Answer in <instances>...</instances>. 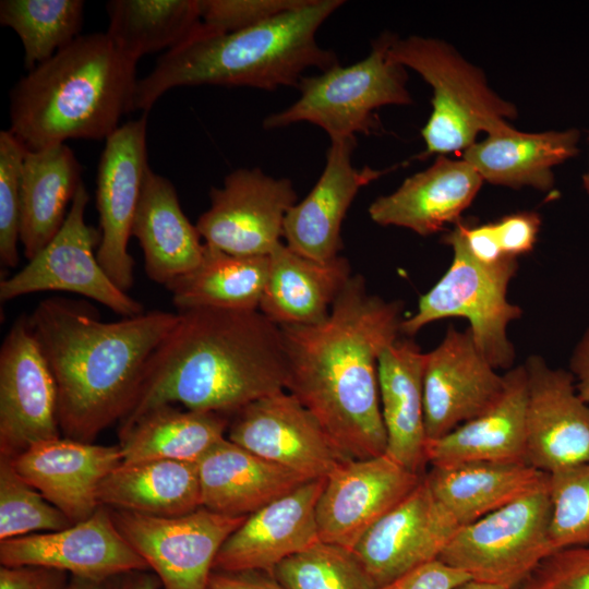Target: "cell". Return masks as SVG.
<instances>
[{
  "mask_svg": "<svg viewBox=\"0 0 589 589\" xmlns=\"http://www.w3.org/2000/svg\"><path fill=\"white\" fill-rule=\"evenodd\" d=\"M401 301L372 294L351 275L325 321L284 325L286 390L318 420L350 459L386 452L377 362L399 337Z\"/></svg>",
  "mask_w": 589,
  "mask_h": 589,
  "instance_id": "6da1fadb",
  "label": "cell"
},
{
  "mask_svg": "<svg viewBox=\"0 0 589 589\" xmlns=\"http://www.w3.org/2000/svg\"><path fill=\"white\" fill-rule=\"evenodd\" d=\"M177 320L155 310L105 322L93 305L64 297L36 305L27 322L56 381L65 437L93 443L128 416L152 353Z\"/></svg>",
  "mask_w": 589,
  "mask_h": 589,
  "instance_id": "7a4b0ae2",
  "label": "cell"
},
{
  "mask_svg": "<svg viewBox=\"0 0 589 589\" xmlns=\"http://www.w3.org/2000/svg\"><path fill=\"white\" fill-rule=\"evenodd\" d=\"M152 353L127 425L147 411L180 404L231 417L248 404L285 390L280 327L259 310L191 309Z\"/></svg>",
  "mask_w": 589,
  "mask_h": 589,
  "instance_id": "3957f363",
  "label": "cell"
},
{
  "mask_svg": "<svg viewBox=\"0 0 589 589\" xmlns=\"http://www.w3.org/2000/svg\"><path fill=\"white\" fill-rule=\"evenodd\" d=\"M344 3L306 0L254 26L199 37L166 51L137 81L134 110L147 113L161 95L179 86L297 87L305 70L323 72L339 64L334 51L317 44L316 33Z\"/></svg>",
  "mask_w": 589,
  "mask_h": 589,
  "instance_id": "277c9868",
  "label": "cell"
},
{
  "mask_svg": "<svg viewBox=\"0 0 589 589\" xmlns=\"http://www.w3.org/2000/svg\"><path fill=\"white\" fill-rule=\"evenodd\" d=\"M136 64L106 33L79 36L13 86L9 131L27 151L107 139L134 110Z\"/></svg>",
  "mask_w": 589,
  "mask_h": 589,
  "instance_id": "5b68a950",
  "label": "cell"
},
{
  "mask_svg": "<svg viewBox=\"0 0 589 589\" xmlns=\"http://www.w3.org/2000/svg\"><path fill=\"white\" fill-rule=\"evenodd\" d=\"M390 58L417 71L433 88L432 112L421 135L425 149L419 158L465 152L480 132L491 134L515 118L516 107L486 84L480 69L443 40L392 35Z\"/></svg>",
  "mask_w": 589,
  "mask_h": 589,
  "instance_id": "8992f818",
  "label": "cell"
},
{
  "mask_svg": "<svg viewBox=\"0 0 589 589\" xmlns=\"http://www.w3.org/2000/svg\"><path fill=\"white\" fill-rule=\"evenodd\" d=\"M392 34L372 43L366 58L350 65L337 64L321 74L302 76L299 98L286 109L267 116L266 130L309 122L322 128L330 140L370 135L380 129L375 110L412 101L405 67L394 61L388 47Z\"/></svg>",
  "mask_w": 589,
  "mask_h": 589,
  "instance_id": "52a82bcc",
  "label": "cell"
},
{
  "mask_svg": "<svg viewBox=\"0 0 589 589\" xmlns=\"http://www.w3.org/2000/svg\"><path fill=\"white\" fill-rule=\"evenodd\" d=\"M442 240L452 247L453 261L441 279L420 297L416 313L402 320L400 333L409 337L432 322L462 317L469 322L468 329L489 363L496 370L510 369L515 349L507 327L522 314L507 299L517 259L506 257L488 266L474 261L452 230Z\"/></svg>",
  "mask_w": 589,
  "mask_h": 589,
  "instance_id": "ba28073f",
  "label": "cell"
},
{
  "mask_svg": "<svg viewBox=\"0 0 589 589\" xmlns=\"http://www.w3.org/2000/svg\"><path fill=\"white\" fill-rule=\"evenodd\" d=\"M548 480L486 516L460 527L438 560L471 580L516 589L551 553Z\"/></svg>",
  "mask_w": 589,
  "mask_h": 589,
  "instance_id": "9c48e42d",
  "label": "cell"
},
{
  "mask_svg": "<svg viewBox=\"0 0 589 589\" xmlns=\"http://www.w3.org/2000/svg\"><path fill=\"white\" fill-rule=\"evenodd\" d=\"M88 201L82 182L59 232L22 269L0 281L1 301L40 291H65L97 301L122 317L145 312L99 264L94 250L100 232L85 220Z\"/></svg>",
  "mask_w": 589,
  "mask_h": 589,
  "instance_id": "30bf717a",
  "label": "cell"
},
{
  "mask_svg": "<svg viewBox=\"0 0 589 589\" xmlns=\"http://www.w3.org/2000/svg\"><path fill=\"white\" fill-rule=\"evenodd\" d=\"M109 512L164 589H206L220 546L248 517L205 507L175 517L113 508Z\"/></svg>",
  "mask_w": 589,
  "mask_h": 589,
  "instance_id": "8fae6325",
  "label": "cell"
},
{
  "mask_svg": "<svg viewBox=\"0 0 589 589\" xmlns=\"http://www.w3.org/2000/svg\"><path fill=\"white\" fill-rule=\"evenodd\" d=\"M297 197L290 179L239 168L211 189V206L195 226L205 243L224 252L268 256L281 243L284 220Z\"/></svg>",
  "mask_w": 589,
  "mask_h": 589,
  "instance_id": "7c38bea8",
  "label": "cell"
},
{
  "mask_svg": "<svg viewBox=\"0 0 589 589\" xmlns=\"http://www.w3.org/2000/svg\"><path fill=\"white\" fill-rule=\"evenodd\" d=\"M227 438L308 480L326 479L350 459L314 414L286 389L236 411Z\"/></svg>",
  "mask_w": 589,
  "mask_h": 589,
  "instance_id": "4fadbf2b",
  "label": "cell"
},
{
  "mask_svg": "<svg viewBox=\"0 0 589 589\" xmlns=\"http://www.w3.org/2000/svg\"><path fill=\"white\" fill-rule=\"evenodd\" d=\"M60 433L56 381L22 315L0 349V456L12 459Z\"/></svg>",
  "mask_w": 589,
  "mask_h": 589,
  "instance_id": "5bb4252c",
  "label": "cell"
},
{
  "mask_svg": "<svg viewBox=\"0 0 589 589\" xmlns=\"http://www.w3.org/2000/svg\"><path fill=\"white\" fill-rule=\"evenodd\" d=\"M146 130V115L120 125L106 139L97 172L100 232L97 260L109 278L125 292L134 281V261L128 245L149 167Z\"/></svg>",
  "mask_w": 589,
  "mask_h": 589,
  "instance_id": "9a60e30c",
  "label": "cell"
},
{
  "mask_svg": "<svg viewBox=\"0 0 589 589\" xmlns=\"http://www.w3.org/2000/svg\"><path fill=\"white\" fill-rule=\"evenodd\" d=\"M422 479L386 454L346 460L326 478L317 500L320 540L352 550Z\"/></svg>",
  "mask_w": 589,
  "mask_h": 589,
  "instance_id": "2e32d148",
  "label": "cell"
},
{
  "mask_svg": "<svg viewBox=\"0 0 589 589\" xmlns=\"http://www.w3.org/2000/svg\"><path fill=\"white\" fill-rule=\"evenodd\" d=\"M505 385L478 349L469 329L449 325L443 340L425 353L424 425L429 440L440 438L474 419L500 398Z\"/></svg>",
  "mask_w": 589,
  "mask_h": 589,
  "instance_id": "e0dca14e",
  "label": "cell"
},
{
  "mask_svg": "<svg viewBox=\"0 0 589 589\" xmlns=\"http://www.w3.org/2000/svg\"><path fill=\"white\" fill-rule=\"evenodd\" d=\"M527 464L545 472L589 462V404L577 393L569 371L528 357Z\"/></svg>",
  "mask_w": 589,
  "mask_h": 589,
  "instance_id": "ac0fdd59",
  "label": "cell"
},
{
  "mask_svg": "<svg viewBox=\"0 0 589 589\" xmlns=\"http://www.w3.org/2000/svg\"><path fill=\"white\" fill-rule=\"evenodd\" d=\"M459 528L422 479L360 538L352 551L382 589L437 560Z\"/></svg>",
  "mask_w": 589,
  "mask_h": 589,
  "instance_id": "d6986e66",
  "label": "cell"
},
{
  "mask_svg": "<svg viewBox=\"0 0 589 589\" xmlns=\"http://www.w3.org/2000/svg\"><path fill=\"white\" fill-rule=\"evenodd\" d=\"M0 564L45 566L89 579L148 569L118 530L109 508L101 505L65 529L0 541Z\"/></svg>",
  "mask_w": 589,
  "mask_h": 589,
  "instance_id": "ffe728a7",
  "label": "cell"
},
{
  "mask_svg": "<svg viewBox=\"0 0 589 589\" xmlns=\"http://www.w3.org/2000/svg\"><path fill=\"white\" fill-rule=\"evenodd\" d=\"M356 146L357 136L330 140L317 182L285 217L283 238L292 251L322 262L339 255L341 225L359 190L390 170L356 168L351 161Z\"/></svg>",
  "mask_w": 589,
  "mask_h": 589,
  "instance_id": "44dd1931",
  "label": "cell"
},
{
  "mask_svg": "<svg viewBox=\"0 0 589 589\" xmlns=\"http://www.w3.org/2000/svg\"><path fill=\"white\" fill-rule=\"evenodd\" d=\"M326 479L310 480L247 517L223 543L213 570L274 569L320 540L316 504Z\"/></svg>",
  "mask_w": 589,
  "mask_h": 589,
  "instance_id": "7402d4cb",
  "label": "cell"
},
{
  "mask_svg": "<svg viewBox=\"0 0 589 589\" xmlns=\"http://www.w3.org/2000/svg\"><path fill=\"white\" fill-rule=\"evenodd\" d=\"M11 461L31 485L76 524L98 509L99 486L122 457L119 445L60 436L32 446Z\"/></svg>",
  "mask_w": 589,
  "mask_h": 589,
  "instance_id": "603a6c76",
  "label": "cell"
},
{
  "mask_svg": "<svg viewBox=\"0 0 589 589\" xmlns=\"http://www.w3.org/2000/svg\"><path fill=\"white\" fill-rule=\"evenodd\" d=\"M483 179L465 159L444 155L426 169L408 177L388 195L377 197L369 207L370 218L381 226H397L420 236L458 224L470 206Z\"/></svg>",
  "mask_w": 589,
  "mask_h": 589,
  "instance_id": "cb8c5ba5",
  "label": "cell"
},
{
  "mask_svg": "<svg viewBox=\"0 0 589 589\" xmlns=\"http://www.w3.org/2000/svg\"><path fill=\"white\" fill-rule=\"evenodd\" d=\"M502 395L486 411L446 435L429 440L431 467L467 462L527 464V373L525 365L504 374Z\"/></svg>",
  "mask_w": 589,
  "mask_h": 589,
  "instance_id": "d4e9b609",
  "label": "cell"
},
{
  "mask_svg": "<svg viewBox=\"0 0 589 589\" xmlns=\"http://www.w3.org/2000/svg\"><path fill=\"white\" fill-rule=\"evenodd\" d=\"M425 353L411 339H397L377 362L378 390L386 432L385 454L407 468L426 472L423 372Z\"/></svg>",
  "mask_w": 589,
  "mask_h": 589,
  "instance_id": "484cf974",
  "label": "cell"
},
{
  "mask_svg": "<svg viewBox=\"0 0 589 589\" xmlns=\"http://www.w3.org/2000/svg\"><path fill=\"white\" fill-rule=\"evenodd\" d=\"M197 469L202 507L229 516H250L310 481L227 437L197 461Z\"/></svg>",
  "mask_w": 589,
  "mask_h": 589,
  "instance_id": "4316f807",
  "label": "cell"
},
{
  "mask_svg": "<svg viewBox=\"0 0 589 589\" xmlns=\"http://www.w3.org/2000/svg\"><path fill=\"white\" fill-rule=\"evenodd\" d=\"M350 277L346 257L316 261L281 242L268 255V274L259 311L278 326L322 323Z\"/></svg>",
  "mask_w": 589,
  "mask_h": 589,
  "instance_id": "83f0119b",
  "label": "cell"
},
{
  "mask_svg": "<svg viewBox=\"0 0 589 589\" xmlns=\"http://www.w3.org/2000/svg\"><path fill=\"white\" fill-rule=\"evenodd\" d=\"M132 236L141 245L147 277L165 287L192 271L205 242L183 213L177 191L149 167L133 220Z\"/></svg>",
  "mask_w": 589,
  "mask_h": 589,
  "instance_id": "f1b7e54d",
  "label": "cell"
},
{
  "mask_svg": "<svg viewBox=\"0 0 589 589\" xmlns=\"http://www.w3.org/2000/svg\"><path fill=\"white\" fill-rule=\"evenodd\" d=\"M577 130L541 133L519 132L510 124L488 134L462 153L483 181L548 191L554 183L552 168L578 152Z\"/></svg>",
  "mask_w": 589,
  "mask_h": 589,
  "instance_id": "f546056e",
  "label": "cell"
},
{
  "mask_svg": "<svg viewBox=\"0 0 589 589\" xmlns=\"http://www.w3.org/2000/svg\"><path fill=\"white\" fill-rule=\"evenodd\" d=\"M82 182V166L65 143L26 152L20 242L28 261L59 232L68 215V204Z\"/></svg>",
  "mask_w": 589,
  "mask_h": 589,
  "instance_id": "4dcf8cb0",
  "label": "cell"
},
{
  "mask_svg": "<svg viewBox=\"0 0 589 589\" xmlns=\"http://www.w3.org/2000/svg\"><path fill=\"white\" fill-rule=\"evenodd\" d=\"M528 464L467 462L431 467L424 481L459 527L530 492L548 478Z\"/></svg>",
  "mask_w": 589,
  "mask_h": 589,
  "instance_id": "1f68e13d",
  "label": "cell"
},
{
  "mask_svg": "<svg viewBox=\"0 0 589 589\" xmlns=\"http://www.w3.org/2000/svg\"><path fill=\"white\" fill-rule=\"evenodd\" d=\"M101 506L159 517L202 507L197 462L155 459L121 462L101 482Z\"/></svg>",
  "mask_w": 589,
  "mask_h": 589,
  "instance_id": "d6a6232c",
  "label": "cell"
},
{
  "mask_svg": "<svg viewBox=\"0 0 589 589\" xmlns=\"http://www.w3.org/2000/svg\"><path fill=\"white\" fill-rule=\"evenodd\" d=\"M230 417L218 412L156 407L122 425L119 447L123 464L170 459L197 462L225 438Z\"/></svg>",
  "mask_w": 589,
  "mask_h": 589,
  "instance_id": "836d02e7",
  "label": "cell"
},
{
  "mask_svg": "<svg viewBox=\"0 0 589 589\" xmlns=\"http://www.w3.org/2000/svg\"><path fill=\"white\" fill-rule=\"evenodd\" d=\"M268 274V256L229 254L205 243L201 262L166 288L178 311L259 310Z\"/></svg>",
  "mask_w": 589,
  "mask_h": 589,
  "instance_id": "e575fe53",
  "label": "cell"
},
{
  "mask_svg": "<svg viewBox=\"0 0 589 589\" xmlns=\"http://www.w3.org/2000/svg\"><path fill=\"white\" fill-rule=\"evenodd\" d=\"M107 36L137 63L144 55L180 47L204 36L200 0H111Z\"/></svg>",
  "mask_w": 589,
  "mask_h": 589,
  "instance_id": "d590c367",
  "label": "cell"
},
{
  "mask_svg": "<svg viewBox=\"0 0 589 589\" xmlns=\"http://www.w3.org/2000/svg\"><path fill=\"white\" fill-rule=\"evenodd\" d=\"M83 16L82 0L0 1V24L19 35L28 71L81 36Z\"/></svg>",
  "mask_w": 589,
  "mask_h": 589,
  "instance_id": "8d00e7d4",
  "label": "cell"
},
{
  "mask_svg": "<svg viewBox=\"0 0 589 589\" xmlns=\"http://www.w3.org/2000/svg\"><path fill=\"white\" fill-rule=\"evenodd\" d=\"M284 589H381L351 549L318 541L272 570Z\"/></svg>",
  "mask_w": 589,
  "mask_h": 589,
  "instance_id": "74e56055",
  "label": "cell"
},
{
  "mask_svg": "<svg viewBox=\"0 0 589 589\" xmlns=\"http://www.w3.org/2000/svg\"><path fill=\"white\" fill-rule=\"evenodd\" d=\"M72 521L0 456V541L65 529Z\"/></svg>",
  "mask_w": 589,
  "mask_h": 589,
  "instance_id": "f35d334b",
  "label": "cell"
},
{
  "mask_svg": "<svg viewBox=\"0 0 589 589\" xmlns=\"http://www.w3.org/2000/svg\"><path fill=\"white\" fill-rule=\"evenodd\" d=\"M553 552L589 545V462L549 473Z\"/></svg>",
  "mask_w": 589,
  "mask_h": 589,
  "instance_id": "ab89813d",
  "label": "cell"
},
{
  "mask_svg": "<svg viewBox=\"0 0 589 589\" xmlns=\"http://www.w3.org/2000/svg\"><path fill=\"white\" fill-rule=\"evenodd\" d=\"M27 149L9 131L0 132V262L4 267L19 263L21 185Z\"/></svg>",
  "mask_w": 589,
  "mask_h": 589,
  "instance_id": "60d3db41",
  "label": "cell"
},
{
  "mask_svg": "<svg viewBox=\"0 0 589 589\" xmlns=\"http://www.w3.org/2000/svg\"><path fill=\"white\" fill-rule=\"evenodd\" d=\"M305 2L306 0H200L205 31L203 37L254 26Z\"/></svg>",
  "mask_w": 589,
  "mask_h": 589,
  "instance_id": "b9f144b4",
  "label": "cell"
},
{
  "mask_svg": "<svg viewBox=\"0 0 589 589\" xmlns=\"http://www.w3.org/2000/svg\"><path fill=\"white\" fill-rule=\"evenodd\" d=\"M516 589H589V545L551 553Z\"/></svg>",
  "mask_w": 589,
  "mask_h": 589,
  "instance_id": "7bdbcfd3",
  "label": "cell"
},
{
  "mask_svg": "<svg viewBox=\"0 0 589 589\" xmlns=\"http://www.w3.org/2000/svg\"><path fill=\"white\" fill-rule=\"evenodd\" d=\"M504 254L515 257L532 251L541 227V217L534 212H519L494 221Z\"/></svg>",
  "mask_w": 589,
  "mask_h": 589,
  "instance_id": "ee69618b",
  "label": "cell"
},
{
  "mask_svg": "<svg viewBox=\"0 0 589 589\" xmlns=\"http://www.w3.org/2000/svg\"><path fill=\"white\" fill-rule=\"evenodd\" d=\"M471 580L468 575L442 561L429 562L382 589H457Z\"/></svg>",
  "mask_w": 589,
  "mask_h": 589,
  "instance_id": "f6af8a7d",
  "label": "cell"
},
{
  "mask_svg": "<svg viewBox=\"0 0 589 589\" xmlns=\"http://www.w3.org/2000/svg\"><path fill=\"white\" fill-rule=\"evenodd\" d=\"M71 575L37 565L0 567V589H68Z\"/></svg>",
  "mask_w": 589,
  "mask_h": 589,
  "instance_id": "bcb514c9",
  "label": "cell"
},
{
  "mask_svg": "<svg viewBox=\"0 0 589 589\" xmlns=\"http://www.w3.org/2000/svg\"><path fill=\"white\" fill-rule=\"evenodd\" d=\"M468 254L477 262L492 266L506 257L498 242L494 223L467 225L459 221L452 230Z\"/></svg>",
  "mask_w": 589,
  "mask_h": 589,
  "instance_id": "7dc6e473",
  "label": "cell"
},
{
  "mask_svg": "<svg viewBox=\"0 0 589 589\" xmlns=\"http://www.w3.org/2000/svg\"><path fill=\"white\" fill-rule=\"evenodd\" d=\"M206 589H284L269 572L213 570Z\"/></svg>",
  "mask_w": 589,
  "mask_h": 589,
  "instance_id": "c3c4849f",
  "label": "cell"
},
{
  "mask_svg": "<svg viewBox=\"0 0 589 589\" xmlns=\"http://www.w3.org/2000/svg\"><path fill=\"white\" fill-rule=\"evenodd\" d=\"M577 393L589 404V328L576 344L569 363Z\"/></svg>",
  "mask_w": 589,
  "mask_h": 589,
  "instance_id": "681fc988",
  "label": "cell"
},
{
  "mask_svg": "<svg viewBox=\"0 0 589 589\" xmlns=\"http://www.w3.org/2000/svg\"><path fill=\"white\" fill-rule=\"evenodd\" d=\"M161 581L146 570H136L121 576V589H160Z\"/></svg>",
  "mask_w": 589,
  "mask_h": 589,
  "instance_id": "f907efd6",
  "label": "cell"
},
{
  "mask_svg": "<svg viewBox=\"0 0 589 589\" xmlns=\"http://www.w3.org/2000/svg\"><path fill=\"white\" fill-rule=\"evenodd\" d=\"M68 589H121V576L106 579L71 576Z\"/></svg>",
  "mask_w": 589,
  "mask_h": 589,
  "instance_id": "816d5d0a",
  "label": "cell"
},
{
  "mask_svg": "<svg viewBox=\"0 0 589 589\" xmlns=\"http://www.w3.org/2000/svg\"><path fill=\"white\" fill-rule=\"evenodd\" d=\"M457 589H503V588L484 584V582L474 581V580H468L467 582L459 586Z\"/></svg>",
  "mask_w": 589,
  "mask_h": 589,
  "instance_id": "f5cc1de1",
  "label": "cell"
},
{
  "mask_svg": "<svg viewBox=\"0 0 589 589\" xmlns=\"http://www.w3.org/2000/svg\"><path fill=\"white\" fill-rule=\"evenodd\" d=\"M582 183H584L585 190H586L587 193L589 194V172H587V173L584 175V177H582Z\"/></svg>",
  "mask_w": 589,
  "mask_h": 589,
  "instance_id": "db71d44e",
  "label": "cell"
}]
</instances>
